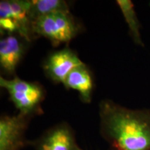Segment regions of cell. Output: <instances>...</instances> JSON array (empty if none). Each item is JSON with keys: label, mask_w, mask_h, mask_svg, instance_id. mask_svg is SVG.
Returning a JSON list of instances; mask_svg holds the SVG:
<instances>
[{"label": "cell", "mask_w": 150, "mask_h": 150, "mask_svg": "<svg viewBox=\"0 0 150 150\" xmlns=\"http://www.w3.org/2000/svg\"><path fill=\"white\" fill-rule=\"evenodd\" d=\"M99 114L100 133L112 150H150V108L129 109L104 99Z\"/></svg>", "instance_id": "1"}, {"label": "cell", "mask_w": 150, "mask_h": 150, "mask_svg": "<svg viewBox=\"0 0 150 150\" xmlns=\"http://www.w3.org/2000/svg\"><path fill=\"white\" fill-rule=\"evenodd\" d=\"M0 86L8 92L10 100L19 113L32 117L42 115V102L45 90L38 82H31L16 76L11 79L0 76Z\"/></svg>", "instance_id": "2"}, {"label": "cell", "mask_w": 150, "mask_h": 150, "mask_svg": "<svg viewBox=\"0 0 150 150\" xmlns=\"http://www.w3.org/2000/svg\"><path fill=\"white\" fill-rule=\"evenodd\" d=\"M31 30L34 38H45L56 47L70 42L80 32L81 27L71 13L59 12L33 20Z\"/></svg>", "instance_id": "3"}, {"label": "cell", "mask_w": 150, "mask_h": 150, "mask_svg": "<svg viewBox=\"0 0 150 150\" xmlns=\"http://www.w3.org/2000/svg\"><path fill=\"white\" fill-rule=\"evenodd\" d=\"M31 0L0 1V30L1 35L17 34L31 42L34 38L29 16Z\"/></svg>", "instance_id": "4"}, {"label": "cell", "mask_w": 150, "mask_h": 150, "mask_svg": "<svg viewBox=\"0 0 150 150\" xmlns=\"http://www.w3.org/2000/svg\"><path fill=\"white\" fill-rule=\"evenodd\" d=\"M31 117L18 113L16 115H2L0 117V150H21L31 141L25 134Z\"/></svg>", "instance_id": "5"}, {"label": "cell", "mask_w": 150, "mask_h": 150, "mask_svg": "<svg viewBox=\"0 0 150 150\" xmlns=\"http://www.w3.org/2000/svg\"><path fill=\"white\" fill-rule=\"evenodd\" d=\"M84 63L70 47L52 52L42 63L46 76L55 83H64L70 73Z\"/></svg>", "instance_id": "6"}, {"label": "cell", "mask_w": 150, "mask_h": 150, "mask_svg": "<svg viewBox=\"0 0 150 150\" xmlns=\"http://www.w3.org/2000/svg\"><path fill=\"white\" fill-rule=\"evenodd\" d=\"M31 145L35 150H83L76 142L74 130L65 122L50 127Z\"/></svg>", "instance_id": "7"}, {"label": "cell", "mask_w": 150, "mask_h": 150, "mask_svg": "<svg viewBox=\"0 0 150 150\" xmlns=\"http://www.w3.org/2000/svg\"><path fill=\"white\" fill-rule=\"evenodd\" d=\"M29 43L19 35H3L0 40V66L6 74L16 75Z\"/></svg>", "instance_id": "8"}, {"label": "cell", "mask_w": 150, "mask_h": 150, "mask_svg": "<svg viewBox=\"0 0 150 150\" xmlns=\"http://www.w3.org/2000/svg\"><path fill=\"white\" fill-rule=\"evenodd\" d=\"M65 88L76 91L81 100L86 104L91 102L94 90V81L91 70L85 63L70 73L63 83Z\"/></svg>", "instance_id": "9"}, {"label": "cell", "mask_w": 150, "mask_h": 150, "mask_svg": "<svg viewBox=\"0 0 150 150\" xmlns=\"http://www.w3.org/2000/svg\"><path fill=\"white\" fill-rule=\"evenodd\" d=\"M116 4L120 9L125 22L128 25L131 38L136 45L143 47L144 44L140 34L141 24L135 11L134 4L131 0H117Z\"/></svg>", "instance_id": "10"}, {"label": "cell", "mask_w": 150, "mask_h": 150, "mask_svg": "<svg viewBox=\"0 0 150 150\" xmlns=\"http://www.w3.org/2000/svg\"><path fill=\"white\" fill-rule=\"evenodd\" d=\"M70 13L68 4L63 0H31L29 16L31 22L54 13Z\"/></svg>", "instance_id": "11"}, {"label": "cell", "mask_w": 150, "mask_h": 150, "mask_svg": "<svg viewBox=\"0 0 150 150\" xmlns=\"http://www.w3.org/2000/svg\"><path fill=\"white\" fill-rule=\"evenodd\" d=\"M111 150H112V149H111Z\"/></svg>", "instance_id": "12"}]
</instances>
